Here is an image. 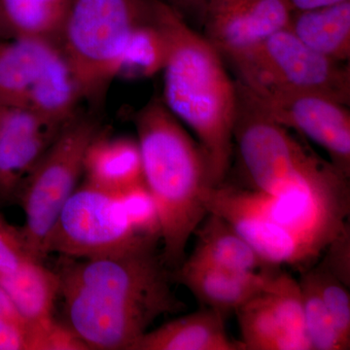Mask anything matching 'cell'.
I'll list each match as a JSON object with an SVG mask.
<instances>
[{
    "mask_svg": "<svg viewBox=\"0 0 350 350\" xmlns=\"http://www.w3.org/2000/svg\"><path fill=\"white\" fill-rule=\"evenodd\" d=\"M159 243L112 256L66 258L57 271L66 323L89 349L131 350L163 315L182 312Z\"/></svg>",
    "mask_w": 350,
    "mask_h": 350,
    "instance_id": "obj_1",
    "label": "cell"
},
{
    "mask_svg": "<svg viewBox=\"0 0 350 350\" xmlns=\"http://www.w3.org/2000/svg\"><path fill=\"white\" fill-rule=\"evenodd\" d=\"M156 23L167 46L163 103L194 133L208 157L214 183L220 185L229 174L234 148L236 82L213 44L161 0H156Z\"/></svg>",
    "mask_w": 350,
    "mask_h": 350,
    "instance_id": "obj_2",
    "label": "cell"
},
{
    "mask_svg": "<svg viewBox=\"0 0 350 350\" xmlns=\"http://www.w3.org/2000/svg\"><path fill=\"white\" fill-rule=\"evenodd\" d=\"M206 208L227 221L265 261L301 273L349 227L350 192L278 197L223 182L211 189Z\"/></svg>",
    "mask_w": 350,
    "mask_h": 350,
    "instance_id": "obj_3",
    "label": "cell"
},
{
    "mask_svg": "<svg viewBox=\"0 0 350 350\" xmlns=\"http://www.w3.org/2000/svg\"><path fill=\"white\" fill-rule=\"evenodd\" d=\"M145 185L155 200L163 262L170 271L185 260L189 239L206 217L216 187L208 157L163 101L152 100L135 117Z\"/></svg>",
    "mask_w": 350,
    "mask_h": 350,
    "instance_id": "obj_4",
    "label": "cell"
},
{
    "mask_svg": "<svg viewBox=\"0 0 350 350\" xmlns=\"http://www.w3.org/2000/svg\"><path fill=\"white\" fill-rule=\"evenodd\" d=\"M234 147L250 187L271 196L350 192L349 178L257 107L236 81Z\"/></svg>",
    "mask_w": 350,
    "mask_h": 350,
    "instance_id": "obj_5",
    "label": "cell"
},
{
    "mask_svg": "<svg viewBox=\"0 0 350 350\" xmlns=\"http://www.w3.org/2000/svg\"><path fill=\"white\" fill-rule=\"evenodd\" d=\"M155 18L156 0H70L61 48L82 98L100 100L131 32Z\"/></svg>",
    "mask_w": 350,
    "mask_h": 350,
    "instance_id": "obj_6",
    "label": "cell"
},
{
    "mask_svg": "<svg viewBox=\"0 0 350 350\" xmlns=\"http://www.w3.org/2000/svg\"><path fill=\"white\" fill-rule=\"evenodd\" d=\"M100 131L96 119L76 114L16 196L25 213L21 229L31 254L40 261L47 257L46 245L57 216L77 188L88 147Z\"/></svg>",
    "mask_w": 350,
    "mask_h": 350,
    "instance_id": "obj_7",
    "label": "cell"
},
{
    "mask_svg": "<svg viewBox=\"0 0 350 350\" xmlns=\"http://www.w3.org/2000/svg\"><path fill=\"white\" fill-rule=\"evenodd\" d=\"M246 88L312 92L349 105V64L322 56L287 27L228 59Z\"/></svg>",
    "mask_w": 350,
    "mask_h": 350,
    "instance_id": "obj_8",
    "label": "cell"
},
{
    "mask_svg": "<svg viewBox=\"0 0 350 350\" xmlns=\"http://www.w3.org/2000/svg\"><path fill=\"white\" fill-rule=\"evenodd\" d=\"M138 236L119 194L85 181L66 202L46 245V253L72 259L112 256L146 243ZM159 243V241H156Z\"/></svg>",
    "mask_w": 350,
    "mask_h": 350,
    "instance_id": "obj_9",
    "label": "cell"
},
{
    "mask_svg": "<svg viewBox=\"0 0 350 350\" xmlns=\"http://www.w3.org/2000/svg\"><path fill=\"white\" fill-rule=\"evenodd\" d=\"M241 85L267 116L321 146L330 162L349 178L350 112L347 105L312 92L250 89Z\"/></svg>",
    "mask_w": 350,
    "mask_h": 350,
    "instance_id": "obj_10",
    "label": "cell"
},
{
    "mask_svg": "<svg viewBox=\"0 0 350 350\" xmlns=\"http://www.w3.org/2000/svg\"><path fill=\"white\" fill-rule=\"evenodd\" d=\"M292 11L288 0H208L202 36L228 61L287 27Z\"/></svg>",
    "mask_w": 350,
    "mask_h": 350,
    "instance_id": "obj_11",
    "label": "cell"
},
{
    "mask_svg": "<svg viewBox=\"0 0 350 350\" xmlns=\"http://www.w3.org/2000/svg\"><path fill=\"white\" fill-rule=\"evenodd\" d=\"M66 125H57L25 108L7 107L0 120V192L16 199L21 186Z\"/></svg>",
    "mask_w": 350,
    "mask_h": 350,
    "instance_id": "obj_12",
    "label": "cell"
},
{
    "mask_svg": "<svg viewBox=\"0 0 350 350\" xmlns=\"http://www.w3.org/2000/svg\"><path fill=\"white\" fill-rule=\"evenodd\" d=\"M280 269L275 267L261 271H241L184 260L172 278L187 288L200 304L226 319L264 291Z\"/></svg>",
    "mask_w": 350,
    "mask_h": 350,
    "instance_id": "obj_13",
    "label": "cell"
},
{
    "mask_svg": "<svg viewBox=\"0 0 350 350\" xmlns=\"http://www.w3.org/2000/svg\"><path fill=\"white\" fill-rule=\"evenodd\" d=\"M62 52L41 39H0V103L27 109L36 85Z\"/></svg>",
    "mask_w": 350,
    "mask_h": 350,
    "instance_id": "obj_14",
    "label": "cell"
},
{
    "mask_svg": "<svg viewBox=\"0 0 350 350\" xmlns=\"http://www.w3.org/2000/svg\"><path fill=\"white\" fill-rule=\"evenodd\" d=\"M131 350H243V347L228 335L225 317L206 308L147 331Z\"/></svg>",
    "mask_w": 350,
    "mask_h": 350,
    "instance_id": "obj_15",
    "label": "cell"
},
{
    "mask_svg": "<svg viewBox=\"0 0 350 350\" xmlns=\"http://www.w3.org/2000/svg\"><path fill=\"white\" fill-rule=\"evenodd\" d=\"M83 174L88 183L115 194L144 183L137 140L108 137L100 131L88 147Z\"/></svg>",
    "mask_w": 350,
    "mask_h": 350,
    "instance_id": "obj_16",
    "label": "cell"
},
{
    "mask_svg": "<svg viewBox=\"0 0 350 350\" xmlns=\"http://www.w3.org/2000/svg\"><path fill=\"white\" fill-rule=\"evenodd\" d=\"M194 234V250L185 258L186 261L241 271L275 268L265 261L245 239L216 214H207Z\"/></svg>",
    "mask_w": 350,
    "mask_h": 350,
    "instance_id": "obj_17",
    "label": "cell"
},
{
    "mask_svg": "<svg viewBox=\"0 0 350 350\" xmlns=\"http://www.w3.org/2000/svg\"><path fill=\"white\" fill-rule=\"evenodd\" d=\"M287 29L322 56L338 63L349 61L350 0L310 10H293Z\"/></svg>",
    "mask_w": 350,
    "mask_h": 350,
    "instance_id": "obj_18",
    "label": "cell"
},
{
    "mask_svg": "<svg viewBox=\"0 0 350 350\" xmlns=\"http://www.w3.org/2000/svg\"><path fill=\"white\" fill-rule=\"evenodd\" d=\"M0 284L27 320L29 334L55 319V305L59 296V275L46 268L42 261L33 260L16 273L0 275Z\"/></svg>",
    "mask_w": 350,
    "mask_h": 350,
    "instance_id": "obj_19",
    "label": "cell"
},
{
    "mask_svg": "<svg viewBox=\"0 0 350 350\" xmlns=\"http://www.w3.org/2000/svg\"><path fill=\"white\" fill-rule=\"evenodd\" d=\"M234 313L243 350H312L308 338L287 325L267 288Z\"/></svg>",
    "mask_w": 350,
    "mask_h": 350,
    "instance_id": "obj_20",
    "label": "cell"
},
{
    "mask_svg": "<svg viewBox=\"0 0 350 350\" xmlns=\"http://www.w3.org/2000/svg\"><path fill=\"white\" fill-rule=\"evenodd\" d=\"M70 0H0V27L7 39H41L61 46Z\"/></svg>",
    "mask_w": 350,
    "mask_h": 350,
    "instance_id": "obj_21",
    "label": "cell"
},
{
    "mask_svg": "<svg viewBox=\"0 0 350 350\" xmlns=\"http://www.w3.org/2000/svg\"><path fill=\"white\" fill-rule=\"evenodd\" d=\"M167 46L162 29L154 22L138 25L131 32L120 59L117 77L149 78L163 71Z\"/></svg>",
    "mask_w": 350,
    "mask_h": 350,
    "instance_id": "obj_22",
    "label": "cell"
},
{
    "mask_svg": "<svg viewBox=\"0 0 350 350\" xmlns=\"http://www.w3.org/2000/svg\"><path fill=\"white\" fill-rule=\"evenodd\" d=\"M298 282L303 300L306 337L312 350H349L350 347L338 334L308 269L301 271Z\"/></svg>",
    "mask_w": 350,
    "mask_h": 350,
    "instance_id": "obj_23",
    "label": "cell"
},
{
    "mask_svg": "<svg viewBox=\"0 0 350 350\" xmlns=\"http://www.w3.org/2000/svg\"><path fill=\"white\" fill-rule=\"evenodd\" d=\"M308 269L320 297L330 313L338 334L350 347V294L349 287L338 280L319 262Z\"/></svg>",
    "mask_w": 350,
    "mask_h": 350,
    "instance_id": "obj_24",
    "label": "cell"
},
{
    "mask_svg": "<svg viewBox=\"0 0 350 350\" xmlns=\"http://www.w3.org/2000/svg\"><path fill=\"white\" fill-rule=\"evenodd\" d=\"M131 227L138 236L161 243L162 228L155 200L145 183L119 194Z\"/></svg>",
    "mask_w": 350,
    "mask_h": 350,
    "instance_id": "obj_25",
    "label": "cell"
},
{
    "mask_svg": "<svg viewBox=\"0 0 350 350\" xmlns=\"http://www.w3.org/2000/svg\"><path fill=\"white\" fill-rule=\"evenodd\" d=\"M0 350H29V326L0 284Z\"/></svg>",
    "mask_w": 350,
    "mask_h": 350,
    "instance_id": "obj_26",
    "label": "cell"
},
{
    "mask_svg": "<svg viewBox=\"0 0 350 350\" xmlns=\"http://www.w3.org/2000/svg\"><path fill=\"white\" fill-rule=\"evenodd\" d=\"M33 260L38 259L31 254L22 229L0 214V275L16 273Z\"/></svg>",
    "mask_w": 350,
    "mask_h": 350,
    "instance_id": "obj_27",
    "label": "cell"
},
{
    "mask_svg": "<svg viewBox=\"0 0 350 350\" xmlns=\"http://www.w3.org/2000/svg\"><path fill=\"white\" fill-rule=\"evenodd\" d=\"M29 350H89L68 323L56 319L31 331Z\"/></svg>",
    "mask_w": 350,
    "mask_h": 350,
    "instance_id": "obj_28",
    "label": "cell"
},
{
    "mask_svg": "<svg viewBox=\"0 0 350 350\" xmlns=\"http://www.w3.org/2000/svg\"><path fill=\"white\" fill-rule=\"evenodd\" d=\"M320 266L349 287L350 285V227L345 228L320 257Z\"/></svg>",
    "mask_w": 350,
    "mask_h": 350,
    "instance_id": "obj_29",
    "label": "cell"
},
{
    "mask_svg": "<svg viewBox=\"0 0 350 350\" xmlns=\"http://www.w3.org/2000/svg\"><path fill=\"white\" fill-rule=\"evenodd\" d=\"M161 1L165 2L174 9L184 19L186 20L187 16H192V17L199 18L202 23L204 9L208 0H161Z\"/></svg>",
    "mask_w": 350,
    "mask_h": 350,
    "instance_id": "obj_30",
    "label": "cell"
},
{
    "mask_svg": "<svg viewBox=\"0 0 350 350\" xmlns=\"http://www.w3.org/2000/svg\"><path fill=\"white\" fill-rule=\"evenodd\" d=\"M344 1L347 0H288L292 10H310Z\"/></svg>",
    "mask_w": 350,
    "mask_h": 350,
    "instance_id": "obj_31",
    "label": "cell"
},
{
    "mask_svg": "<svg viewBox=\"0 0 350 350\" xmlns=\"http://www.w3.org/2000/svg\"><path fill=\"white\" fill-rule=\"evenodd\" d=\"M7 109V107L5 105H1L0 103V120H1L2 116H3L4 113H5Z\"/></svg>",
    "mask_w": 350,
    "mask_h": 350,
    "instance_id": "obj_32",
    "label": "cell"
},
{
    "mask_svg": "<svg viewBox=\"0 0 350 350\" xmlns=\"http://www.w3.org/2000/svg\"><path fill=\"white\" fill-rule=\"evenodd\" d=\"M0 39H7L5 36H4L3 32H2L1 27H0Z\"/></svg>",
    "mask_w": 350,
    "mask_h": 350,
    "instance_id": "obj_33",
    "label": "cell"
}]
</instances>
